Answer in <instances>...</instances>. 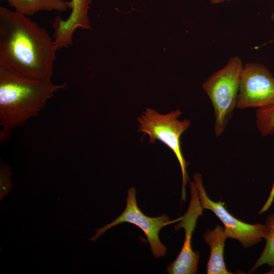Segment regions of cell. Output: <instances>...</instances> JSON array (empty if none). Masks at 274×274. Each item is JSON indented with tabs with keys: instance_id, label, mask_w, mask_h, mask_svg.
<instances>
[{
	"instance_id": "52a82bcc",
	"label": "cell",
	"mask_w": 274,
	"mask_h": 274,
	"mask_svg": "<svg viewBox=\"0 0 274 274\" xmlns=\"http://www.w3.org/2000/svg\"><path fill=\"white\" fill-rule=\"evenodd\" d=\"M193 178L203 209L212 211L218 217L224 224L228 237L238 240L243 248L251 247L261 242L264 236V224H248L235 218L226 209L223 202H215L209 198L200 174H194Z\"/></svg>"
},
{
	"instance_id": "6da1fadb",
	"label": "cell",
	"mask_w": 274,
	"mask_h": 274,
	"mask_svg": "<svg viewBox=\"0 0 274 274\" xmlns=\"http://www.w3.org/2000/svg\"><path fill=\"white\" fill-rule=\"evenodd\" d=\"M48 31L28 16L0 7V67L36 79H51L58 50Z\"/></svg>"
},
{
	"instance_id": "2e32d148",
	"label": "cell",
	"mask_w": 274,
	"mask_h": 274,
	"mask_svg": "<svg viewBox=\"0 0 274 274\" xmlns=\"http://www.w3.org/2000/svg\"><path fill=\"white\" fill-rule=\"evenodd\" d=\"M271 19L274 20V13H273L271 15Z\"/></svg>"
},
{
	"instance_id": "7c38bea8",
	"label": "cell",
	"mask_w": 274,
	"mask_h": 274,
	"mask_svg": "<svg viewBox=\"0 0 274 274\" xmlns=\"http://www.w3.org/2000/svg\"><path fill=\"white\" fill-rule=\"evenodd\" d=\"M264 226V238L266 240L265 246L251 270V272L264 264L274 267V214L268 216Z\"/></svg>"
},
{
	"instance_id": "ba28073f",
	"label": "cell",
	"mask_w": 274,
	"mask_h": 274,
	"mask_svg": "<svg viewBox=\"0 0 274 274\" xmlns=\"http://www.w3.org/2000/svg\"><path fill=\"white\" fill-rule=\"evenodd\" d=\"M190 188L191 199L188 208L175 226L176 231L184 228L185 240L177 258L167 267V272L169 274H194L198 270L199 253L192 250L191 238L197 219L202 216L203 209L194 182H191Z\"/></svg>"
},
{
	"instance_id": "9a60e30c",
	"label": "cell",
	"mask_w": 274,
	"mask_h": 274,
	"mask_svg": "<svg viewBox=\"0 0 274 274\" xmlns=\"http://www.w3.org/2000/svg\"><path fill=\"white\" fill-rule=\"evenodd\" d=\"M211 3L219 4L226 1H230L231 0H210Z\"/></svg>"
},
{
	"instance_id": "7a4b0ae2",
	"label": "cell",
	"mask_w": 274,
	"mask_h": 274,
	"mask_svg": "<svg viewBox=\"0 0 274 274\" xmlns=\"http://www.w3.org/2000/svg\"><path fill=\"white\" fill-rule=\"evenodd\" d=\"M66 87L65 83L26 77L0 67L1 141L9 138L11 130L37 116L56 92Z\"/></svg>"
},
{
	"instance_id": "8992f818",
	"label": "cell",
	"mask_w": 274,
	"mask_h": 274,
	"mask_svg": "<svg viewBox=\"0 0 274 274\" xmlns=\"http://www.w3.org/2000/svg\"><path fill=\"white\" fill-rule=\"evenodd\" d=\"M274 105V77L264 66L248 63L240 78L237 108L261 109Z\"/></svg>"
},
{
	"instance_id": "9c48e42d",
	"label": "cell",
	"mask_w": 274,
	"mask_h": 274,
	"mask_svg": "<svg viewBox=\"0 0 274 274\" xmlns=\"http://www.w3.org/2000/svg\"><path fill=\"white\" fill-rule=\"evenodd\" d=\"M71 13L66 19L60 16L52 21L54 29L53 37L58 49L67 47L73 44V34L76 29L81 28L91 29L88 11L92 0H71Z\"/></svg>"
},
{
	"instance_id": "277c9868",
	"label": "cell",
	"mask_w": 274,
	"mask_h": 274,
	"mask_svg": "<svg viewBox=\"0 0 274 274\" xmlns=\"http://www.w3.org/2000/svg\"><path fill=\"white\" fill-rule=\"evenodd\" d=\"M181 114L179 110L162 114L148 108L137 120L140 123L139 131L149 135L150 143H155L156 140L159 141L175 154L182 172V201H185V187L189 180L187 167L189 163L184 158L180 139L190 126L191 122L187 119L180 120L178 118Z\"/></svg>"
},
{
	"instance_id": "5bb4252c",
	"label": "cell",
	"mask_w": 274,
	"mask_h": 274,
	"mask_svg": "<svg viewBox=\"0 0 274 274\" xmlns=\"http://www.w3.org/2000/svg\"><path fill=\"white\" fill-rule=\"evenodd\" d=\"M12 176L11 167L4 161H1L0 165V200H2L13 188L11 180Z\"/></svg>"
},
{
	"instance_id": "e0dca14e",
	"label": "cell",
	"mask_w": 274,
	"mask_h": 274,
	"mask_svg": "<svg viewBox=\"0 0 274 274\" xmlns=\"http://www.w3.org/2000/svg\"><path fill=\"white\" fill-rule=\"evenodd\" d=\"M1 1H2V0H1Z\"/></svg>"
},
{
	"instance_id": "5b68a950",
	"label": "cell",
	"mask_w": 274,
	"mask_h": 274,
	"mask_svg": "<svg viewBox=\"0 0 274 274\" xmlns=\"http://www.w3.org/2000/svg\"><path fill=\"white\" fill-rule=\"evenodd\" d=\"M136 190L130 188L127 191L126 206L124 211L116 219L103 227L95 229L96 233L89 240L95 241L108 229L123 223H129L138 226L145 234L150 245L153 256L155 258L164 257L167 249L160 241L159 233L164 226L179 221L181 217L170 221L169 217L162 214L155 217H150L144 214L139 208L136 199Z\"/></svg>"
},
{
	"instance_id": "30bf717a",
	"label": "cell",
	"mask_w": 274,
	"mask_h": 274,
	"mask_svg": "<svg viewBox=\"0 0 274 274\" xmlns=\"http://www.w3.org/2000/svg\"><path fill=\"white\" fill-rule=\"evenodd\" d=\"M228 237L224 228L218 225L203 234L204 242L210 246V255L207 266L208 274H229L224 260L225 241Z\"/></svg>"
},
{
	"instance_id": "4fadbf2b",
	"label": "cell",
	"mask_w": 274,
	"mask_h": 274,
	"mask_svg": "<svg viewBox=\"0 0 274 274\" xmlns=\"http://www.w3.org/2000/svg\"><path fill=\"white\" fill-rule=\"evenodd\" d=\"M256 124L263 136L274 134V105L256 110Z\"/></svg>"
},
{
	"instance_id": "8fae6325",
	"label": "cell",
	"mask_w": 274,
	"mask_h": 274,
	"mask_svg": "<svg viewBox=\"0 0 274 274\" xmlns=\"http://www.w3.org/2000/svg\"><path fill=\"white\" fill-rule=\"evenodd\" d=\"M14 10L27 16L42 11L64 12L72 9L71 1L65 0H8Z\"/></svg>"
},
{
	"instance_id": "3957f363",
	"label": "cell",
	"mask_w": 274,
	"mask_h": 274,
	"mask_svg": "<svg viewBox=\"0 0 274 274\" xmlns=\"http://www.w3.org/2000/svg\"><path fill=\"white\" fill-rule=\"evenodd\" d=\"M243 68L241 59L232 57L222 68L214 73L202 84L214 108L216 137L224 132L237 107Z\"/></svg>"
}]
</instances>
